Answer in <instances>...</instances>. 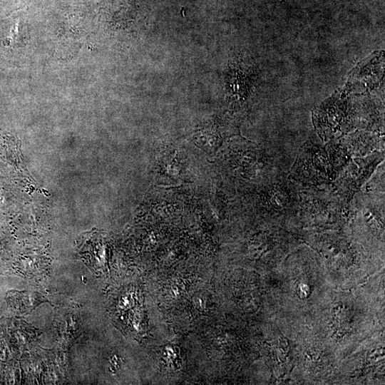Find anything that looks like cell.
<instances>
[{
	"label": "cell",
	"instance_id": "obj_3",
	"mask_svg": "<svg viewBox=\"0 0 385 385\" xmlns=\"http://www.w3.org/2000/svg\"><path fill=\"white\" fill-rule=\"evenodd\" d=\"M382 157L381 153H375L366 158H354L340 170L335 178V192L348 205L382 160Z\"/></svg>",
	"mask_w": 385,
	"mask_h": 385
},
{
	"label": "cell",
	"instance_id": "obj_1",
	"mask_svg": "<svg viewBox=\"0 0 385 385\" xmlns=\"http://www.w3.org/2000/svg\"><path fill=\"white\" fill-rule=\"evenodd\" d=\"M344 147L308 143L299 151L290 178L302 184L317 185L335 179L346 163Z\"/></svg>",
	"mask_w": 385,
	"mask_h": 385
},
{
	"label": "cell",
	"instance_id": "obj_4",
	"mask_svg": "<svg viewBox=\"0 0 385 385\" xmlns=\"http://www.w3.org/2000/svg\"><path fill=\"white\" fill-rule=\"evenodd\" d=\"M103 247L99 245L96 235L88 234L82 240L79 253L89 267L95 270H101L103 265Z\"/></svg>",
	"mask_w": 385,
	"mask_h": 385
},
{
	"label": "cell",
	"instance_id": "obj_2",
	"mask_svg": "<svg viewBox=\"0 0 385 385\" xmlns=\"http://www.w3.org/2000/svg\"><path fill=\"white\" fill-rule=\"evenodd\" d=\"M302 218L314 225L336 223L348 210L349 205L334 191L309 189L299 193Z\"/></svg>",
	"mask_w": 385,
	"mask_h": 385
}]
</instances>
